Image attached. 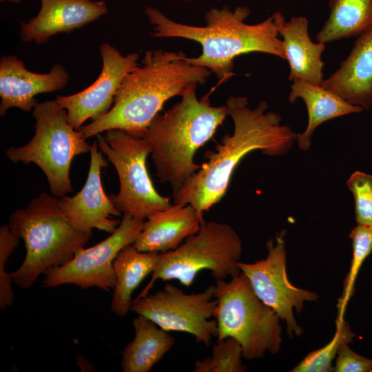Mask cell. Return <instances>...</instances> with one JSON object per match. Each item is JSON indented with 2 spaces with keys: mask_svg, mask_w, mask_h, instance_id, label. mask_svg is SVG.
I'll list each match as a JSON object with an SVG mask.
<instances>
[{
  "mask_svg": "<svg viewBox=\"0 0 372 372\" xmlns=\"http://www.w3.org/2000/svg\"><path fill=\"white\" fill-rule=\"evenodd\" d=\"M34 135L24 146L10 147L6 156L13 163L36 164L45 174L57 198L72 191L70 170L73 158L88 153L90 146L80 130L68 123L67 111L56 100L38 103L33 110Z\"/></svg>",
  "mask_w": 372,
  "mask_h": 372,
  "instance_id": "cell-8",
  "label": "cell"
},
{
  "mask_svg": "<svg viewBox=\"0 0 372 372\" xmlns=\"http://www.w3.org/2000/svg\"><path fill=\"white\" fill-rule=\"evenodd\" d=\"M351 104L372 105V28L360 34L340 68L321 84Z\"/></svg>",
  "mask_w": 372,
  "mask_h": 372,
  "instance_id": "cell-17",
  "label": "cell"
},
{
  "mask_svg": "<svg viewBox=\"0 0 372 372\" xmlns=\"http://www.w3.org/2000/svg\"><path fill=\"white\" fill-rule=\"evenodd\" d=\"M241 254V240L229 225L205 220L178 247L159 253L152 278L137 298L148 294L157 280L174 279L189 287L203 270L210 271L216 280L236 276Z\"/></svg>",
  "mask_w": 372,
  "mask_h": 372,
  "instance_id": "cell-7",
  "label": "cell"
},
{
  "mask_svg": "<svg viewBox=\"0 0 372 372\" xmlns=\"http://www.w3.org/2000/svg\"><path fill=\"white\" fill-rule=\"evenodd\" d=\"M134 337L124 348L123 372H149L175 344V338L147 318L138 315L133 320Z\"/></svg>",
  "mask_w": 372,
  "mask_h": 372,
  "instance_id": "cell-21",
  "label": "cell"
},
{
  "mask_svg": "<svg viewBox=\"0 0 372 372\" xmlns=\"http://www.w3.org/2000/svg\"><path fill=\"white\" fill-rule=\"evenodd\" d=\"M250 12L247 6L234 10L227 6L212 8L205 13L206 25L194 26L174 21L154 7L145 9L154 25L151 37L183 38L199 43L201 54L186 56V60L209 69L220 83L234 75V61L241 54L262 52L285 59L283 43L278 38L279 29L285 22L282 12L273 13L259 23L247 24L245 21Z\"/></svg>",
  "mask_w": 372,
  "mask_h": 372,
  "instance_id": "cell-2",
  "label": "cell"
},
{
  "mask_svg": "<svg viewBox=\"0 0 372 372\" xmlns=\"http://www.w3.org/2000/svg\"><path fill=\"white\" fill-rule=\"evenodd\" d=\"M355 334L349 324L343 320L336 321V330L333 339L324 347L309 353L292 372H330L333 371L332 362L344 344L353 342Z\"/></svg>",
  "mask_w": 372,
  "mask_h": 372,
  "instance_id": "cell-25",
  "label": "cell"
},
{
  "mask_svg": "<svg viewBox=\"0 0 372 372\" xmlns=\"http://www.w3.org/2000/svg\"><path fill=\"white\" fill-rule=\"evenodd\" d=\"M329 15L316 36L326 43L359 36L372 28V0H329Z\"/></svg>",
  "mask_w": 372,
  "mask_h": 372,
  "instance_id": "cell-23",
  "label": "cell"
},
{
  "mask_svg": "<svg viewBox=\"0 0 372 372\" xmlns=\"http://www.w3.org/2000/svg\"><path fill=\"white\" fill-rule=\"evenodd\" d=\"M141 63L123 79L110 110L79 129L84 138L114 129L143 138L168 99L205 84L212 73L189 63L181 52L148 50Z\"/></svg>",
  "mask_w": 372,
  "mask_h": 372,
  "instance_id": "cell-3",
  "label": "cell"
},
{
  "mask_svg": "<svg viewBox=\"0 0 372 372\" xmlns=\"http://www.w3.org/2000/svg\"><path fill=\"white\" fill-rule=\"evenodd\" d=\"M69 74L63 66L54 64L48 73L30 72L23 62L14 55H4L0 59V115L4 116L12 107L30 112L38 104L35 96L63 88Z\"/></svg>",
  "mask_w": 372,
  "mask_h": 372,
  "instance_id": "cell-15",
  "label": "cell"
},
{
  "mask_svg": "<svg viewBox=\"0 0 372 372\" xmlns=\"http://www.w3.org/2000/svg\"><path fill=\"white\" fill-rule=\"evenodd\" d=\"M145 221L123 214L116 230L106 239L87 249L79 250L63 265L44 273L43 286L56 287L64 284L82 289L98 287L105 291L114 288L113 262L119 251L133 244L143 229Z\"/></svg>",
  "mask_w": 372,
  "mask_h": 372,
  "instance_id": "cell-12",
  "label": "cell"
},
{
  "mask_svg": "<svg viewBox=\"0 0 372 372\" xmlns=\"http://www.w3.org/2000/svg\"><path fill=\"white\" fill-rule=\"evenodd\" d=\"M242 358L240 344L234 338L228 337L214 344L211 356L196 360L193 371L244 372L247 369Z\"/></svg>",
  "mask_w": 372,
  "mask_h": 372,
  "instance_id": "cell-26",
  "label": "cell"
},
{
  "mask_svg": "<svg viewBox=\"0 0 372 372\" xmlns=\"http://www.w3.org/2000/svg\"><path fill=\"white\" fill-rule=\"evenodd\" d=\"M308 28L307 19L297 16L285 21L279 29V34L283 38L285 59L290 68L289 80L302 79L321 85L324 65L322 54L326 46L325 43L311 41Z\"/></svg>",
  "mask_w": 372,
  "mask_h": 372,
  "instance_id": "cell-19",
  "label": "cell"
},
{
  "mask_svg": "<svg viewBox=\"0 0 372 372\" xmlns=\"http://www.w3.org/2000/svg\"><path fill=\"white\" fill-rule=\"evenodd\" d=\"M98 143L90 146V164L87 178L82 189L72 197L59 198V203L79 229L92 231L98 229L113 233L121 221L112 218L121 213L115 207L110 196L105 193L101 178V168L107 165L106 160L98 151Z\"/></svg>",
  "mask_w": 372,
  "mask_h": 372,
  "instance_id": "cell-14",
  "label": "cell"
},
{
  "mask_svg": "<svg viewBox=\"0 0 372 372\" xmlns=\"http://www.w3.org/2000/svg\"><path fill=\"white\" fill-rule=\"evenodd\" d=\"M8 225L25 244L24 260L12 272L14 282L25 289L41 273L72 260L93 235L92 231L76 228L61 209L59 198L46 193L12 213Z\"/></svg>",
  "mask_w": 372,
  "mask_h": 372,
  "instance_id": "cell-5",
  "label": "cell"
},
{
  "mask_svg": "<svg viewBox=\"0 0 372 372\" xmlns=\"http://www.w3.org/2000/svg\"><path fill=\"white\" fill-rule=\"evenodd\" d=\"M196 87H191L180 101L156 115L143 136L150 145L156 176L169 184L173 193L201 168L194 161L195 154L228 115L227 105H210L209 94L198 99Z\"/></svg>",
  "mask_w": 372,
  "mask_h": 372,
  "instance_id": "cell-4",
  "label": "cell"
},
{
  "mask_svg": "<svg viewBox=\"0 0 372 372\" xmlns=\"http://www.w3.org/2000/svg\"><path fill=\"white\" fill-rule=\"evenodd\" d=\"M353 256L350 268L343 284L342 293L338 301L336 321L343 320L347 304L354 292V285L360 267L372 252V227L357 225L351 231Z\"/></svg>",
  "mask_w": 372,
  "mask_h": 372,
  "instance_id": "cell-24",
  "label": "cell"
},
{
  "mask_svg": "<svg viewBox=\"0 0 372 372\" xmlns=\"http://www.w3.org/2000/svg\"><path fill=\"white\" fill-rule=\"evenodd\" d=\"M39 1L41 8L37 16L21 22L20 37L24 43H47L52 37L81 28L107 12L103 1Z\"/></svg>",
  "mask_w": 372,
  "mask_h": 372,
  "instance_id": "cell-16",
  "label": "cell"
},
{
  "mask_svg": "<svg viewBox=\"0 0 372 372\" xmlns=\"http://www.w3.org/2000/svg\"><path fill=\"white\" fill-rule=\"evenodd\" d=\"M19 242V238L11 230L9 225L0 227V309H6L12 304V273L6 271V264Z\"/></svg>",
  "mask_w": 372,
  "mask_h": 372,
  "instance_id": "cell-28",
  "label": "cell"
},
{
  "mask_svg": "<svg viewBox=\"0 0 372 372\" xmlns=\"http://www.w3.org/2000/svg\"><path fill=\"white\" fill-rule=\"evenodd\" d=\"M214 313L217 341L234 338L241 346L243 358L253 360L268 351L278 353L282 342L280 318L255 293L246 276L240 272L229 281L216 280Z\"/></svg>",
  "mask_w": 372,
  "mask_h": 372,
  "instance_id": "cell-6",
  "label": "cell"
},
{
  "mask_svg": "<svg viewBox=\"0 0 372 372\" xmlns=\"http://www.w3.org/2000/svg\"><path fill=\"white\" fill-rule=\"evenodd\" d=\"M159 253L138 250L132 244L123 248L113 266L116 283L111 301V311L123 317L131 310L132 294L143 279L154 271Z\"/></svg>",
  "mask_w": 372,
  "mask_h": 372,
  "instance_id": "cell-22",
  "label": "cell"
},
{
  "mask_svg": "<svg viewBox=\"0 0 372 372\" xmlns=\"http://www.w3.org/2000/svg\"><path fill=\"white\" fill-rule=\"evenodd\" d=\"M96 136L99 147L118 174V192L109 196L121 214L144 220L152 214L172 206L169 198L156 190L148 173L146 160L151 148L145 138L118 129Z\"/></svg>",
  "mask_w": 372,
  "mask_h": 372,
  "instance_id": "cell-9",
  "label": "cell"
},
{
  "mask_svg": "<svg viewBox=\"0 0 372 372\" xmlns=\"http://www.w3.org/2000/svg\"><path fill=\"white\" fill-rule=\"evenodd\" d=\"M370 372H372V368H371V369L370 370Z\"/></svg>",
  "mask_w": 372,
  "mask_h": 372,
  "instance_id": "cell-31",
  "label": "cell"
},
{
  "mask_svg": "<svg viewBox=\"0 0 372 372\" xmlns=\"http://www.w3.org/2000/svg\"><path fill=\"white\" fill-rule=\"evenodd\" d=\"M22 0H0L1 2H5V1H8V2H10V3H20L21 2Z\"/></svg>",
  "mask_w": 372,
  "mask_h": 372,
  "instance_id": "cell-30",
  "label": "cell"
},
{
  "mask_svg": "<svg viewBox=\"0 0 372 372\" xmlns=\"http://www.w3.org/2000/svg\"><path fill=\"white\" fill-rule=\"evenodd\" d=\"M298 98L302 99L307 109L309 121L305 131L298 134V147L307 151L311 144V136L322 123L336 117L360 113L364 110L344 100L337 94L321 85L311 84L302 79L293 81L289 101L293 103Z\"/></svg>",
  "mask_w": 372,
  "mask_h": 372,
  "instance_id": "cell-20",
  "label": "cell"
},
{
  "mask_svg": "<svg viewBox=\"0 0 372 372\" xmlns=\"http://www.w3.org/2000/svg\"><path fill=\"white\" fill-rule=\"evenodd\" d=\"M226 105L234 122L233 134L223 136L216 152L205 153L207 162L173 194L174 204L191 205L203 216L225 196L234 172L246 155L256 150L268 156L284 155L298 136L289 125L281 124L279 114L267 112L265 101L250 108L247 97L230 96Z\"/></svg>",
  "mask_w": 372,
  "mask_h": 372,
  "instance_id": "cell-1",
  "label": "cell"
},
{
  "mask_svg": "<svg viewBox=\"0 0 372 372\" xmlns=\"http://www.w3.org/2000/svg\"><path fill=\"white\" fill-rule=\"evenodd\" d=\"M214 291L211 285L203 291L185 293L166 283L163 289L134 300L131 310L165 331L189 333L196 342L208 347L218 335L217 322L210 320L217 307Z\"/></svg>",
  "mask_w": 372,
  "mask_h": 372,
  "instance_id": "cell-10",
  "label": "cell"
},
{
  "mask_svg": "<svg viewBox=\"0 0 372 372\" xmlns=\"http://www.w3.org/2000/svg\"><path fill=\"white\" fill-rule=\"evenodd\" d=\"M285 229L267 241V256L254 263L239 261L238 266L249 280L256 296L285 321L289 338L300 336L303 330L298 324L293 309L300 313L306 301H315L318 296L293 285L287 273V251Z\"/></svg>",
  "mask_w": 372,
  "mask_h": 372,
  "instance_id": "cell-11",
  "label": "cell"
},
{
  "mask_svg": "<svg viewBox=\"0 0 372 372\" xmlns=\"http://www.w3.org/2000/svg\"><path fill=\"white\" fill-rule=\"evenodd\" d=\"M205 220L191 205H172L149 215L132 244L138 250L164 253L178 247L197 233Z\"/></svg>",
  "mask_w": 372,
  "mask_h": 372,
  "instance_id": "cell-18",
  "label": "cell"
},
{
  "mask_svg": "<svg viewBox=\"0 0 372 372\" xmlns=\"http://www.w3.org/2000/svg\"><path fill=\"white\" fill-rule=\"evenodd\" d=\"M92 1H96V0H92Z\"/></svg>",
  "mask_w": 372,
  "mask_h": 372,
  "instance_id": "cell-32",
  "label": "cell"
},
{
  "mask_svg": "<svg viewBox=\"0 0 372 372\" xmlns=\"http://www.w3.org/2000/svg\"><path fill=\"white\" fill-rule=\"evenodd\" d=\"M348 344H344L340 348L333 371L370 372L372 368V359L355 353Z\"/></svg>",
  "mask_w": 372,
  "mask_h": 372,
  "instance_id": "cell-29",
  "label": "cell"
},
{
  "mask_svg": "<svg viewBox=\"0 0 372 372\" xmlns=\"http://www.w3.org/2000/svg\"><path fill=\"white\" fill-rule=\"evenodd\" d=\"M99 50L103 65L97 79L79 92L55 99L66 110L68 123L76 130L87 119L95 121L110 110L123 79L139 65L136 52L123 56L108 43L101 44Z\"/></svg>",
  "mask_w": 372,
  "mask_h": 372,
  "instance_id": "cell-13",
  "label": "cell"
},
{
  "mask_svg": "<svg viewBox=\"0 0 372 372\" xmlns=\"http://www.w3.org/2000/svg\"><path fill=\"white\" fill-rule=\"evenodd\" d=\"M347 185L354 196L357 224L372 227V175L355 171Z\"/></svg>",
  "mask_w": 372,
  "mask_h": 372,
  "instance_id": "cell-27",
  "label": "cell"
}]
</instances>
